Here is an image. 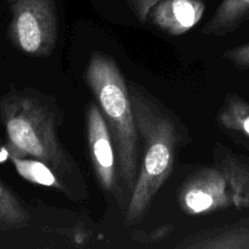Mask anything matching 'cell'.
I'll return each mask as SVG.
<instances>
[{"mask_svg": "<svg viewBox=\"0 0 249 249\" xmlns=\"http://www.w3.org/2000/svg\"><path fill=\"white\" fill-rule=\"evenodd\" d=\"M128 85L143 147L135 189L125 209V224L135 225L172 174L181 135L174 116L147 90L135 83Z\"/></svg>", "mask_w": 249, "mask_h": 249, "instance_id": "6da1fadb", "label": "cell"}, {"mask_svg": "<svg viewBox=\"0 0 249 249\" xmlns=\"http://www.w3.org/2000/svg\"><path fill=\"white\" fill-rule=\"evenodd\" d=\"M61 112L53 100L31 89L0 97V119L10 156L33 157L62 178L75 175V167L58 139Z\"/></svg>", "mask_w": 249, "mask_h": 249, "instance_id": "7a4b0ae2", "label": "cell"}, {"mask_svg": "<svg viewBox=\"0 0 249 249\" xmlns=\"http://www.w3.org/2000/svg\"><path fill=\"white\" fill-rule=\"evenodd\" d=\"M113 140L118 167V201L128 206L139 174V130L130 91L117 63L105 53H92L84 73ZM126 209V208H125Z\"/></svg>", "mask_w": 249, "mask_h": 249, "instance_id": "3957f363", "label": "cell"}, {"mask_svg": "<svg viewBox=\"0 0 249 249\" xmlns=\"http://www.w3.org/2000/svg\"><path fill=\"white\" fill-rule=\"evenodd\" d=\"M9 38L21 53L49 57L58 38V17L53 0H16L11 2Z\"/></svg>", "mask_w": 249, "mask_h": 249, "instance_id": "277c9868", "label": "cell"}, {"mask_svg": "<svg viewBox=\"0 0 249 249\" xmlns=\"http://www.w3.org/2000/svg\"><path fill=\"white\" fill-rule=\"evenodd\" d=\"M179 204L189 215H202L236 207L232 187L216 167L201 168L190 175L180 189Z\"/></svg>", "mask_w": 249, "mask_h": 249, "instance_id": "5b68a950", "label": "cell"}, {"mask_svg": "<svg viewBox=\"0 0 249 249\" xmlns=\"http://www.w3.org/2000/svg\"><path fill=\"white\" fill-rule=\"evenodd\" d=\"M87 136L90 160L97 182L105 192L118 195V167L113 140L97 104L88 106Z\"/></svg>", "mask_w": 249, "mask_h": 249, "instance_id": "8992f818", "label": "cell"}, {"mask_svg": "<svg viewBox=\"0 0 249 249\" xmlns=\"http://www.w3.org/2000/svg\"><path fill=\"white\" fill-rule=\"evenodd\" d=\"M206 5L202 0H160L150 12L152 23L172 36L187 33L202 19Z\"/></svg>", "mask_w": 249, "mask_h": 249, "instance_id": "52a82bcc", "label": "cell"}, {"mask_svg": "<svg viewBox=\"0 0 249 249\" xmlns=\"http://www.w3.org/2000/svg\"><path fill=\"white\" fill-rule=\"evenodd\" d=\"M179 249H249V215L228 225L197 231L182 238Z\"/></svg>", "mask_w": 249, "mask_h": 249, "instance_id": "ba28073f", "label": "cell"}, {"mask_svg": "<svg viewBox=\"0 0 249 249\" xmlns=\"http://www.w3.org/2000/svg\"><path fill=\"white\" fill-rule=\"evenodd\" d=\"M215 167L223 172L235 194L237 208L249 207V158L237 155L221 143L213 151Z\"/></svg>", "mask_w": 249, "mask_h": 249, "instance_id": "9c48e42d", "label": "cell"}, {"mask_svg": "<svg viewBox=\"0 0 249 249\" xmlns=\"http://www.w3.org/2000/svg\"><path fill=\"white\" fill-rule=\"evenodd\" d=\"M249 19V0H221L215 14L202 28L204 36H225Z\"/></svg>", "mask_w": 249, "mask_h": 249, "instance_id": "30bf717a", "label": "cell"}, {"mask_svg": "<svg viewBox=\"0 0 249 249\" xmlns=\"http://www.w3.org/2000/svg\"><path fill=\"white\" fill-rule=\"evenodd\" d=\"M10 160L19 177L23 178L24 180L32 182V184L58 190L67 196L72 197L65 181L58 178L53 168L46 164L45 162L38 160V158L16 157V156H10Z\"/></svg>", "mask_w": 249, "mask_h": 249, "instance_id": "8fae6325", "label": "cell"}, {"mask_svg": "<svg viewBox=\"0 0 249 249\" xmlns=\"http://www.w3.org/2000/svg\"><path fill=\"white\" fill-rule=\"evenodd\" d=\"M218 124L249 142V102L236 94L226 95L218 112Z\"/></svg>", "mask_w": 249, "mask_h": 249, "instance_id": "7c38bea8", "label": "cell"}, {"mask_svg": "<svg viewBox=\"0 0 249 249\" xmlns=\"http://www.w3.org/2000/svg\"><path fill=\"white\" fill-rule=\"evenodd\" d=\"M31 218L14 192L0 181V229L19 230L29 226Z\"/></svg>", "mask_w": 249, "mask_h": 249, "instance_id": "4fadbf2b", "label": "cell"}, {"mask_svg": "<svg viewBox=\"0 0 249 249\" xmlns=\"http://www.w3.org/2000/svg\"><path fill=\"white\" fill-rule=\"evenodd\" d=\"M223 58L241 70H249V43L230 49L223 53Z\"/></svg>", "mask_w": 249, "mask_h": 249, "instance_id": "5bb4252c", "label": "cell"}, {"mask_svg": "<svg viewBox=\"0 0 249 249\" xmlns=\"http://www.w3.org/2000/svg\"><path fill=\"white\" fill-rule=\"evenodd\" d=\"M158 1L160 0H128L134 15L141 22H145L148 18L151 10Z\"/></svg>", "mask_w": 249, "mask_h": 249, "instance_id": "9a60e30c", "label": "cell"}, {"mask_svg": "<svg viewBox=\"0 0 249 249\" xmlns=\"http://www.w3.org/2000/svg\"><path fill=\"white\" fill-rule=\"evenodd\" d=\"M172 226H162V228L155 230V232L148 233L146 240H143V242H155V241H160V238L167 237L170 231H172Z\"/></svg>", "mask_w": 249, "mask_h": 249, "instance_id": "2e32d148", "label": "cell"}, {"mask_svg": "<svg viewBox=\"0 0 249 249\" xmlns=\"http://www.w3.org/2000/svg\"><path fill=\"white\" fill-rule=\"evenodd\" d=\"M7 2H10V4H11V2H14V1H16V0H6Z\"/></svg>", "mask_w": 249, "mask_h": 249, "instance_id": "e0dca14e", "label": "cell"}]
</instances>
